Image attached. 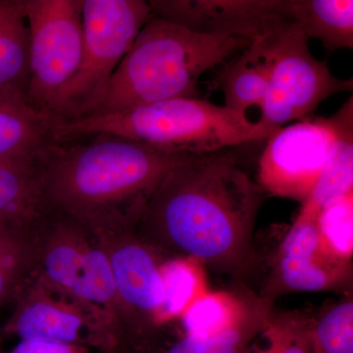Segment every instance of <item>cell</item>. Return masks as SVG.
I'll use <instances>...</instances> for the list:
<instances>
[{
    "mask_svg": "<svg viewBox=\"0 0 353 353\" xmlns=\"http://www.w3.org/2000/svg\"><path fill=\"white\" fill-rule=\"evenodd\" d=\"M263 192L223 152L192 155L158 185L134 232L165 259L245 271Z\"/></svg>",
    "mask_w": 353,
    "mask_h": 353,
    "instance_id": "1",
    "label": "cell"
},
{
    "mask_svg": "<svg viewBox=\"0 0 353 353\" xmlns=\"http://www.w3.org/2000/svg\"><path fill=\"white\" fill-rule=\"evenodd\" d=\"M90 138L53 141L39 166L50 211L94 234L134 230L167 174L192 157L117 137Z\"/></svg>",
    "mask_w": 353,
    "mask_h": 353,
    "instance_id": "2",
    "label": "cell"
},
{
    "mask_svg": "<svg viewBox=\"0 0 353 353\" xmlns=\"http://www.w3.org/2000/svg\"><path fill=\"white\" fill-rule=\"evenodd\" d=\"M250 43L239 37L190 31L152 15L90 116L123 112L178 97H196L201 77L226 64Z\"/></svg>",
    "mask_w": 353,
    "mask_h": 353,
    "instance_id": "3",
    "label": "cell"
},
{
    "mask_svg": "<svg viewBox=\"0 0 353 353\" xmlns=\"http://www.w3.org/2000/svg\"><path fill=\"white\" fill-rule=\"evenodd\" d=\"M276 130L224 105L197 97H178L123 112L58 123L53 126L52 139L66 143L104 134L164 152L202 155L264 141Z\"/></svg>",
    "mask_w": 353,
    "mask_h": 353,
    "instance_id": "4",
    "label": "cell"
},
{
    "mask_svg": "<svg viewBox=\"0 0 353 353\" xmlns=\"http://www.w3.org/2000/svg\"><path fill=\"white\" fill-rule=\"evenodd\" d=\"M152 16L143 0H83L82 58L51 103L48 117L53 124L94 113L114 72Z\"/></svg>",
    "mask_w": 353,
    "mask_h": 353,
    "instance_id": "5",
    "label": "cell"
},
{
    "mask_svg": "<svg viewBox=\"0 0 353 353\" xmlns=\"http://www.w3.org/2000/svg\"><path fill=\"white\" fill-rule=\"evenodd\" d=\"M97 320L117 341V308L110 262L101 243L76 221L50 212L39 229L37 276Z\"/></svg>",
    "mask_w": 353,
    "mask_h": 353,
    "instance_id": "6",
    "label": "cell"
},
{
    "mask_svg": "<svg viewBox=\"0 0 353 353\" xmlns=\"http://www.w3.org/2000/svg\"><path fill=\"white\" fill-rule=\"evenodd\" d=\"M309 39L290 19L280 21L253 39L267 69L268 87L259 121L279 129L305 118L321 102L352 92L353 81L332 74L311 53Z\"/></svg>",
    "mask_w": 353,
    "mask_h": 353,
    "instance_id": "7",
    "label": "cell"
},
{
    "mask_svg": "<svg viewBox=\"0 0 353 353\" xmlns=\"http://www.w3.org/2000/svg\"><path fill=\"white\" fill-rule=\"evenodd\" d=\"M25 8L30 28L27 104L50 118L55 95L76 73L82 58L83 0H25Z\"/></svg>",
    "mask_w": 353,
    "mask_h": 353,
    "instance_id": "8",
    "label": "cell"
},
{
    "mask_svg": "<svg viewBox=\"0 0 353 353\" xmlns=\"http://www.w3.org/2000/svg\"><path fill=\"white\" fill-rule=\"evenodd\" d=\"M94 236L105 250L112 270L118 338L143 336L166 324L163 255L134 230Z\"/></svg>",
    "mask_w": 353,
    "mask_h": 353,
    "instance_id": "9",
    "label": "cell"
},
{
    "mask_svg": "<svg viewBox=\"0 0 353 353\" xmlns=\"http://www.w3.org/2000/svg\"><path fill=\"white\" fill-rule=\"evenodd\" d=\"M336 136L331 118H303L266 139L257 185L269 196L306 201L321 176Z\"/></svg>",
    "mask_w": 353,
    "mask_h": 353,
    "instance_id": "10",
    "label": "cell"
},
{
    "mask_svg": "<svg viewBox=\"0 0 353 353\" xmlns=\"http://www.w3.org/2000/svg\"><path fill=\"white\" fill-rule=\"evenodd\" d=\"M4 334L21 340L57 341L83 345V341L110 343L90 313L57 290L32 279L15 301Z\"/></svg>",
    "mask_w": 353,
    "mask_h": 353,
    "instance_id": "11",
    "label": "cell"
},
{
    "mask_svg": "<svg viewBox=\"0 0 353 353\" xmlns=\"http://www.w3.org/2000/svg\"><path fill=\"white\" fill-rule=\"evenodd\" d=\"M153 16L201 34L253 41L284 19L287 0H150Z\"/></svg>",
    "mask_w": 353,
    "mask_h": 353,
    "instance_id": "12",
    "label": "cell"
},
{
    "mask_svg": "<svg viewBox=\"0 0 353 353\" xmlns=\"http://www.w3.org/2000/svg\"><path fill=\"white\" fill-rule=\"evenodd\" d=\"M352 276V262L325 250L316 218L297 215L279 248L269 289L274 294L343 289Z\"/></svg>",
    "mask_w": 353,
    "mask_h": 353,
    "instance_id": "13",
    "label": "cell"
},
{
    "mask_svg": "<svg viewBox=\"0 0 353 353\" xmlns=\"http://www.w3.org/2000/svg\"><path fill=\"white\" fill-rule=\"evenodd\" d=\"M29 82L30 28L25 0H0V103L29 108Z\"/></svg>",
    "mask_w": 353,
    "mask_h": 353,
    "instance_id": "14",
    "label": "cell"
},
{
    "mask_svg": "<svg viewBox=\"0 0 353 353\" xmlns=\"http://www.w3.org/2000/svg\"><path fill=\"white\" fill-rule=\"evenodd\" d=\"M336 136L328 160L310 196L301 204L299 215L316 218L325 206L353 192L352 97L333 116Z\"/></svg>",
    "mask_w": 353,
    "mask_h": 353,
    "instance_id": "15",
    "label": "cell"
},
{
    "mask_svg": "<svg viewBox=\"0 0 353 353\" xmlns=\"http://www.w3.org/2000/svg\"><path fill=\"white\" fill-rule=\"evenodd\" d=\"M39 158L0 162V220L38 228L50 214Z\"/></svg>",
    "mask_w": 353,
    "mask_h": 353,
    "instance_id": "16",
    "label": "cell"
},
{
    "mask_svg": "<svg viewBox=\"0 0 353 353\" xmlns=\"http://www.w3.org/2000/svg\"><path fill=\"white\" fill-rule=\"evenodd\" d=\"M287 13L308 39L327 52L353 48L352 0H287Z\"/></svg>",
    "mask_w": 353,
    "mask_h": 353,
    "instance_id": "17",
    "label": "cell"
},
{
    "mask_svg": "<svg viewBox=\"0 0 353 353\" xmlns=\"http://www.w3.org/2000/svg\"><path fill=\"white\" fill-rule=\"evenodd\" d=\"M39 227L0 220V308L15 301L36 278Z\"/></svg>",
    "mask_w": 353,
    "mask_h": 353,
    "instance_id": "18",
    "label": "cell"
},
{
    "mask_svg": "<svg viewBox=\"0 0 353 353\" xmlns=\"http://www.w3.org/2000/svg\"><path fill=\"white\" fill-rule=\"evenodd\" d=\"M53 126L27 106L0 103V162L39 159L53 143Z\"/></svg>",
    "mask_w": 353,
    "mask_h": 353,
    "instance_id": "19",
    "label": "cell"
},
{
    "mask_svg": "<svg viewBox=\"0 0 353 353\" xmlns=\"http://www.w3.org/2000/svg\"><path fill=\"white\" fill-rule=\"evenodd\" d=\"M217 85L224 94L225 108L248 119L252 109H259L261 113L268 78L263 59L254 44L250 43L240 57L225 64Z\"/></svg>",
    "mask_w": 353,
    "mask_h": 353,
    "instance_id": "20",
    "label": "cell"
},
{
    "mask_svg": "<svg viewBox=\"0 0 353 353\" xmlns=\"http://www.w3.org/2000/svg\"><path fill=\"white\" fill-rule=\"evenodd\" d=\"M256 303L230 292H208L190 304L181 317L185 334L208 338L223 333L243 321Z\"/></svg>",
    "mask_w": 353,
    "mask_h": 353,
    "instance_id": "21",
    "label": "cell"
},
{
    "mask_svg": "<svg viewBox=\"0 0 353 353\" xmlns=\"http://www.w3.org/2000/svg\"><path fill=\"white\" fill-rule=\"evenodd\" d=\"M312 327V318L270 309L243 353H319Z\"/></svg>",
    "mask_w": 353,
    "mask_h": 353,
    "instance_id": "22",
    "label": "cell"
},
{
    "mask_svg": "<svg viewBox=\"0 0 353 353\" xmlns=\"http://www.w3.org/2000/svg\"><path fill=\"white\" fill-rule=\"evenodd\" d=\"M165 290L164 316L168 323L182 317L190 304L206 292L203 265L196 260L176 257L166 259L162 264Z\"/></svg>",
    "mask_w": 353,
    "mask_h": 353,
    "instance_id": "23",
    "label": "cell"
},
{
    "mask_svg": "<svg viewBox=\"0 0 353 353\" xmlns=\"http://www.w3.org/2000/svg\"><path fill=\"white\" fill-rule=\"evenodd\" d=\"M269 303L268 299L257 301L243 321L223 333L208 338L185 334L166 353H243L270 310Z\"/></svg>",
    "mask_w": 353,
    "mask_h": 353,
    "instance_id": "24",
    "label": "cell"
},
{
    "mask_svg": "<svg viewBox=\"0 0 353 353\" xmlns=\"http://www.w3.org/2000/svg\"><path fill=\"white\" fill-rule=\"evenodd\" d=\"M316 226L325 250L336 259L352 262L353 192L325 206L316 216Z\"/></svg>",
    "mask_w": 353,
    "mask_h": 353,
    "instance_id": "25",
    "label": "cell"
},
{
    "mask_svg": "<svg viewBox=\"0 0 353 353\" xmlns=\"http://www.w3.org/2000/svg\"><path fill=\"white\" fill-rule=\"evenodd\" d=\"M313 339L319 353H353V301L347 297L313 319Z\"/></svg>",
    "mask_w": 353,
    "mask_h": 353,
    "instance_id": "26",
    "label": "cell"
},
{
    "mask_svg": "<svg viewBox=\"0 0 353 353\" xmlns=\"http://www.w3.org/2000/svg\"><path fill=\"white\" fill-rule=\"evenodd\" d=\"M10 353H87V348L57 341L21 340Z\"/></svg>",
    "mask_w": 353,
    "mask_h": 353,
    "instance_id": "27",
    "label": "cell"
},
{
    "mask_svg": "<svg viewBox=\"0 0 353 353\" xmlns=\"http://www.w3.org/2000/svg\"><path fill=\"white\" fill-rule=\"evenodd\" d=\"M3 329L0 327V353H1L2 343H3V336H4Z\"/></svg>",
    "mask_w": 353,
    "mask_h": 353,
    "instance_id": "28",
    "label": "cell"
}]
</instances>
